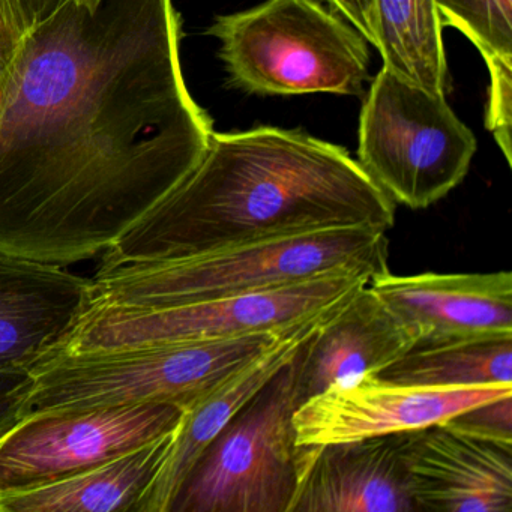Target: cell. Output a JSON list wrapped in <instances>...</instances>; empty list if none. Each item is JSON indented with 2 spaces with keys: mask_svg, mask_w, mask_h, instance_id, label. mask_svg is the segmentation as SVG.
I'll use <instances>...</instances> for the list:
<instances>
[{
  "mask_svg": "<svg viewBox=\"0 0 512 512\" xmlns=\"http://www.w3.org/2000/svg\"><path fill=\"white\" fill-rule=\"evenodd\" d=\"M172 0H68L29 32L0 98V253L67 268L103 254L199 163Z\"/></svg>",
  "mask_w": 512,
  "mask_h": 512,
  "instance_id": "obj_1",
  "label": "cell"
},
{
  "mask_svg": "<svg viewBox=\"0 0 512 512\" xmlns=\"http://www.w3.org/2000/svg\"><path fill=\"white\" fill-rule=\"evenodd\" d=\"M397 205L346 149L302 131L212 133L184 181L101 257L160 262L281 236L395 224Z\"/></svg>",
  "mask_w": 512,
  "mask_h": 512,
  "instance_id": "obj_2",
  "label": "cell"
},
{
  "mask_svg": "<svg viewBox=\"0 0 512 512\" xmlns=\"http://www.w3.org/2000/svg\"><path fill=\"white\" fill-rule=\"evenodd\" d=\"M386 232L341 227L281 236L160 262L100 266L91 278L95 307L163 308L298 283L337 271L388 269ZM89 305V307H91Z\"/></svg>",
  "mask_w": 512,
  "mask_h": 512,
  "instance_id": "obj_3",
  "label": "cell"
},
{
  "mask_svg": "<svg viewBox=\"0 0 512 512\" xmlns=\"http://www.w3.org/2000/svg\"><path fill=\"white\" fill-rule=\"evenodd\" d=\"M289 331L80 355L47 353L29 370L14 419L149 403L188 410Z\"/></svg>",
  "mask_w": 512,
  "mask_h": 512,
  "instance_id": "obj_4",
  "label": "cell"
},
{
  "mask_svg": "<svg viewBox=\"0 0 512 512\" xmlns=\"http://www.w3.org/2000/svg\"><path fill=\"white\" fill-rule=\"evenodd\" d=\"M208 34L230 82L250 94L359 95L368 80L367 40L317 0H266L217 17Z\"/></svg>",
  "mask_w": 512,
  "mask_h": 512,
  "instance_id": "obj_5",
  "label": "cell"
},
{
  "mask_svg": "<svg viewBox=\"0 0 512 512\" xmlns=\"http://www.w3.org/2000/svg\"><path fill=\"white\" fill-rule=\"evenodd\" d=\"M370 280L367 272L337 271L298 283L173 307L142 310L91 305L49 353L80 355L289 331L334 313Z\"/></svg>",
  "mask_w": 512,
  "mask_h": 512,
  "instance_id": "obj_6",
  "label": "cell"
},
{
  "mask_svg": "<svg viewBox=\"0 0 512 512\" xmlns=\"http://www.w3.org/2000/svg\"><path fill=\"white\" fill-rule=\"evenodd\" d=\"M298 406L292 361L206 446L169 512H290L311 449L296 443Z\"/></svg>",
  "mask_w": 512,
  "mask_h": 512,
  "instance_id": "obj_7",
  "label": "cell"
},
{
  "mask_svg": "<svg viewBox=\"0 0 512 512\" xmlns=\"http://www.w3.org/2000/svg\"><path fill=\"white\" fill-rule=\"evenodd\" d=\"M478 143L442 95L383 67L359 122L358 163L395 203L425 209L463 182Z\"/></svg>",
  "mask_w": 512,
  "mask_h": 512,
  "instance_id": "obj_8",
  "label": "cell"
},
{
  "mask_svg": "<svg viewBox=\"0 0 512 512\" xmlns=\"http://www.w3.org/2000/svg\"><path fill=\"white\" fill-rule=\"evenodd\" d=\"M184 412L149 403L26 413L0 428V493L40 487L133 451L175 431Z\"/></svg>",
  "mask_w": 512,
  "mask_h": 512,
  "instance_id": "obj_9",
  "label": "cell"
},
{
  "mask_svg": "<svg viewBox=\"0 0 512 512\" xmlns=\"http://www.w3.org/2000/svg\"><path fill=\"white\" fill-rule=\"evenodd\" d=\"M512 395V385L413 386L373 374L334 383L293 413L298 445H326L409 433Z\"/></svg>",
  "mask_w": 512,
  "mask_h": 512,
  "instance_id": "obj_10",
  "label": "cell"
},
{
  "mask_svg": "<svg viewBox=\"0 0 512 512\" xmlns=\"http://www.w3.org/2000/svg\"><path fill=\"white\" fill-rule=\"evenodd\" d=\"M370 286L409 326L416 346L512 338L511 272L385 271L371 278Z\"/></svg>",
  "mask_w": 512,
  "mask_h": 512,
  "instance_id": "obj_11",
  "label": "cell"
},
{
  "mask_svg": "<svg viewBox=\"0 0 512 512\" xmlns=\"http://www.w3.org/2000/svg\"><path fill=\"white\" fill-rule=\"evenodd\" d=\"M416 512H511L512 445L446 424L406 433Z\"/></svg>",
  "mask_w": 512,
  "mask_h": 512,
  "instance_id": "obj_12",
  "label": "cell"
},
{
  "mask_svg": "<svg viewBox=\"0 0 512 512\" xmlns=\"http://www.w3.org/2000/svg\"><path fill=\"white\" fill-rule=\"evenodd\" d=\"M310 446L290 512H416L406 433Z\"/></svg>",
  "mask_w": 512,
  "mask_h": 512,
  "instance_id": "obj_13",
  "label": "cell"
},
{
  "mask_svg": "<svg viewBox=\"0 0 512 512\" xmlns=\"http://www.w3.org/2000/svg\"><path fill=\"white\" fill-rule=\"evenodd\" d=\"M415 346L409 326L365 284L296 353L299 406L334 383L376 376Z\"/></svg>",
  "mask_w": 512,
  "mask_h": 512,
  "instance_id": "obj_14",
  "label": "cell"
},
{
  "mask_svg": "<svg viewBox=\"0 0 512 512\" xmlns=\"http://www.w3.org/2000/svg\"><path fill=\"white\" fill-rule=\"evenodd\" d=\"M91 278L0 253V371H29L91 305Z\"/></svg>",
  "mask_w": 512,
  "mask_h": 512,
  "instance_id": "obj_15",
  "label": "cell"
},
{
  "mask_svg": "<svg viewBox=\"0 0 512 512\" xmlns=\"http://www.w3.org/2000/svg\"><path fill=\"white\" fill-rule=\"evenodd\" d=\"M334 313L296 326L185 410L169 452L134 512H169L179 485L206 446L278 371L293 361L302 344Z\"/></svg>",
  "mask_w": 512,
  "mask_h": 512,
  "instance_id": "obj_16",
  "label": "cell"
},
{
  "mask_svg": "<svg viewBox=\"0 0 512 512\" xmlns=\"http://www.w3.org/2000/svg\"><path fill=\"white\" fill-rule=\"evenodd\" d=\"M175 431L58 481L0 493V512H134Z\"/></svg>",
  "mask_w": 512,
  "mask_h": 512,
  "instance_id": "obj_17",
  "label": "cell"
},
{
  "mask_svg": "<svg viewBox=\"0 0 512 512\" xmlns=\"http://www.w3.org/2000/svg\"><path fill=\"white\" fill-rule=\"evenodd\" d=\"M374 26L383 67L445 97L448 65L436 0H374Z\"/></svg>",
  "mask_w": 512,
  "mask_h": 512,
  "instance_id": "obj_18",
  "label": "cell"
},
{
  "mask_svg": "<svg viewBox=\"0 0 512 512\" xmlns=\"http://www.w3.org/2000/svg\"><path fill=\"white\" fill-rule=\"evenodd\" d=\"M376 376L413 386L512 385V338L416 346Z\"/></svg>",
  "mask_w": 512,
  "mask_h": 512,
  "instance_id": "obj_19",
  "label": "cell"
},
{
  "mask_svg": "<svg viewBox=\"0 0 512 512\" xmlns=\"http://www.w3.org/2000/svg\"><path fill=\"white\" fill-rule=\"evenodd\" d=\"M443 28L466 35L485 64L512 62V0H436Z\"/></svg>",
  "mask_w": 512,
  "mask_h": 512,
  "instance_id": "obj_20",
  "label": "cell"
},
{
  "mask_svg": "<svg viewBox=\"0 0 512 512\" xmlns=\"http://www.w3.org/2000/svg\"><path fill=\"white\" fill-rule=\"evenodd\" d=\"M488 86L487 128L502 149L506 163L512 164V62H491Z\"/></svg>",
  "mask_w": 512,
  "mask_h": 512,
  "instance_id": "obj_21",
  "label": "cell"
},
{
  "mask_svg": "<svg viewBox=\"0 0 512 512\" xmlns=\"http://www.w3.org/2000/svg\"><path fill=\"white\" fill-rule=\"evenodd\" d=\"M442 424L470 436L512 445V395L464 410Z\"/></svg>",
  "mask_w": 512,
  "mask_h": 512,
  "instance_id": "obj_22",
  "label": "cell"
},
{
  "mask_svg": "<svg viewBox=\"0 0 512 512\" xmlns=\"http://www.w3.org/2000/svg\"><path fill=\"white\" fill-rule=\"evenodd\" d=\"M29 32L20 0H0V98L22 58Z\"/></svg>",
  "mask_w": 512,
  "mask_h": 512,
  "instance_id": "obj_23",
  "label": "cell"
},
{
  "mask_svg": "<svg viewBox=\"0 0 512 512\" xmlns=\"http://www.w3.org/2000/svg\"><path fill=\"white\" fill-rule=\"evenodd\" d=\"M350 23L353 28L368 41L376 43L374 26V0H329Z\"/></svg>",
  "mask_w": 512,
  "mask_h": 512,
  "instance_id": "obj_24",
  "label": "cell"
},
{
  "mask_svg": "<svg viewBox=\"0 0 512 512\" xmlns=\"http://www.w3.org/2000/svg\"><path fill=\"white\" fill-rule=\"evenodd\" d=\"M29 371H0V428L16 415L20 395L28 383Z\"/></svg>",
  "mask_w": 512,
  "mask_h": 512,
  "instance_id": "obj_25",
  "label": "cell"
},
{
  "mask_svg": "<svg viewBox=\"0 0 512 512\" xmlns=\"http://www.w3.org/2000/svg\"><path fill=\"white\" fill-rule=\"evenodd\" d=\"M20 4L25 10L26 19L32 29L47 17L52 16L62 5L67 4V0H20Z\"/></svg>",
  "mask_w": 512,
  "mask_h": 512,
  "instance_id": "obj_26",
  "label": "cell"
}]
</instances>
